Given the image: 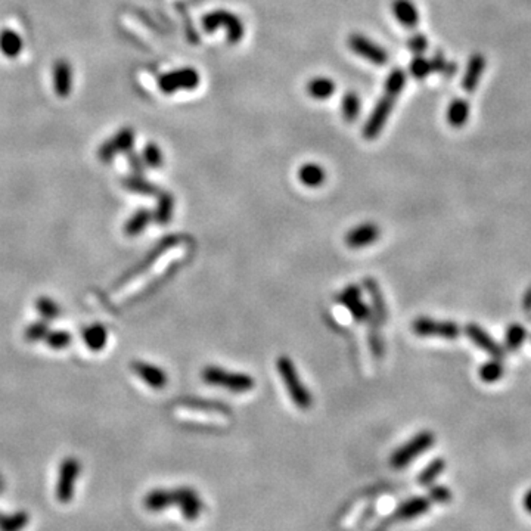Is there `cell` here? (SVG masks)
<instances>
[{
  "label": "cell",
  "instance_id": "cell-1",
  "mask_svg": "<svg viewBox=\"0 0 531 531\" xmlns=\"http://www.w3.org/2000/svg\"><path fill=\"white\" fill-rule=\"evenodd\" d=\"M276 368H278V372L292 403L298 409H301V411H308L313 406V397L307 386L301 382L294 362L288 356H281L278 362H276Z\"/></svg>",
  "mask_w": 531,
  "mask_h": 531
},
{
  "label": "cell",
  "instance_id": "cell-2",
  "mask_svg": "<svg viewBox=\"0 0 531 531\" xmlns=\"http://www.w3.org/2000/svg\"><path fill=\"white\" fill-rule=\"evenodd\" d=\"M203 380L209 385L221 386L232 393H248L256 385L251 375L230 372L218 366H212V364L203 369Z\"/></svg>",
  "mask_w": 531,
  "mask_h": 531
},
{
  "label": "cell",
  "instance_id": "cell-3",
  "mask_svg": "<svg viewBox=\"0 0 531 531\" xmlns=\"http://www.w3.org/2000/svg\"><path fill=\"white\" fill-rule=\"evenodd\" d=\"M203 28L207 32H214L218 28H225L227 32V41L230 44L239 43L243 35H245V28H243L241 18L235 14H232L230 10L223 9L213 10V12L204 15Z\"/></svg>",
  "mask_w": 531,
  "mask_h": 531
},
{
  "label": "cell",
  "instance_id": "cell-4",
  "mask_svg": "<svg viewBox=\"0 0 531 531\" xmlns=\"http://www.w3.org/2000/svg\"><path fill=\"white\" fill-rule=\"evenodd\" d=\"M397 101V96L384 92L382 97L376 102L373 111L371 113L366 123L363 126V138L368 140H373L381 135L384 126L386 124V120L391 115L394 105Z\"/></svg>",
  "mask_w": 531,
  "mask_h": 531
},
{
  "label": "cell",
  "instance_id": "cell-5",
  "mask_svg": "<svg viewBox=\"0 0 531 531\" xmlns=\"http://www.w3.org/2000/svg\"><path fill=\"white\" fill-rule=\"evenodd\" d=\"M436 437L431 431H420L412 440H409L404 446L397 449L391 456V463L395 468H403L407 463H411L420 453L427 451L434 445Z\"/></svg>",
  "mask_w": 531,
  "mask_h": 531
},
{
  "label": "cell",
  "instance_id": "cell-6",
  "mask_svg": "<svg viewBox=\"0 0 531 531\" xmlns=\"http://www.w3.org/2000/svg\"><path fill=\"white\" fill-rule=\"evenodd\" d=\"M412 330L419 337H440L455 339L460 335V328L451 320H434L431 317H418L413 320Z\"/></svg>",
  "mask_w": 531,
  "mask_h": 531
},
{
  "label": "cell",
  "instance_id": "cell-7",
  "mask_svg": "<svg viewBox=\"0 0 531 531\" xmlns=\"http://www.w3.org/2000/svg\"><path fill=\"white\" fill-rule=\"evenodd\" d=\"M199 74L195 68H180V70H174L167 74H164L160 77L158 86L164 93H174L179 91H194V88L198 87L199 84Z\"/></svg>",
  "mask_w": 531,
  "mask_h": 531
},
{
  "label": "cell",
  "instance_id": "cell-8",
  "mask_svg": "<svg viewBox=\"0 0 531 531\" xmlns=\"http://www.w3.org/2000/svg\"><path fill=\"white\" fill-rule=\"evenodd\" d=\"M347 43L351 52L359 55V57L363 58L364 61H368L373 65H380V66L389 62V53L384 50L382 46L376 44L366 36L359 35V32H353V35H350Z\"/></svg>",
  "mask_w": 531,
  "mask_h": 531
},
{
  "label": "cell",
  "instance_id": "cell-9",
  "mask_svg": "<svg viewBox=\"0 0 531 531\" xmlns=\"http://www.w3.org/2000/svg\"><path fill=\"white\" fill-rule=\"evenodd\" d=\"M80 475V463L75 458H65L61 463L58 483H57V499L61 503H68L74 497L75 481Z\"/></svg>",
  "mask_w": 531,
  "mask_h": 531
},
{
  "label": "cell",
  "instance_id": "cell-10",
  "mask_svg": "<svg viewBox=\"0 0 531 531\" xmlns=\"http://www.w3.org/2000/svg\"><path fill=\"white\" fill-rule=\"evenodd\" d=\"M131 369L143 382L148 384L151 389L161 390L169 384L167 372H164L161 368L157 366V364L136 360L131 363Z\"/></svg>",
  "mask_w": 531,
  "mask_h": 531
},
{
  "label": "cell",
  "instance_id": "cell-11",
  "mask_svg": "<svg viewBox=\"0 0 531 531\" xmlns=\"http://www.w3.org/2000/svg\"><path fill=\"white\" fill-rule=\"evenodd\" d=\"M381 235V229L372 221L353 227L346 235V243L351 250H360L373 243Z\"/></svg>",
  "mask_w": 531,
  "mask_h": 531
},
{
  "label": "cell",
  "instance_id": "cell-12",
  "mask_svg": "<svg viewBox=\"0 0 531 531\" xmlns=\"http://www.w3.org/2000/svg\"><path fill=\"white\" fill-rule=\"evenodd\" d=\"M364 283V290H366L371 295V301H372V316L369 319V324L382 326L386 322V317H389V313H386V306L381 288L375 279L366 278L363 281Z\"/></svg>",
  "mask_w": 531,
  "mask_h": 531
},
{
  "label": "cell",
  "instance_id": "cell-13",
  "mask_svg": "<svg viewBox=\"0 0 531 531\" xmlns=\"http://www.w3.org/2000/svg\"><path fill=\"white\" fill-rule=\"evenodd\" d=\"M465 332H467V335L469 337V339L474 342L475 346L480 347L485 353H489L492 357L502 359L505 356L503 347L499 344V342H496L489 334H487V332L481 326L475 325V324H468L467 328H465Z\"/></svg>",
  "mask_w": 531,
  "mask_h": 531
},
{
  "label": "cell",
  "instance_id": "cell-14",
  "mask_svg": "<svg viewBox=\"0 0 531 531\" xmlns=\"http://www.w3.org/2000/svg\"><path fill=\"white\" fill-rule=\"evenodd\" d=\"M485 66H487V59L484 55L481 53L471 55L467 65V71H465L463 79H462V88L465 92L472 93L477 91L481 77L485 71Z\"/></svg>",
  "mask_w": 531,
  "mask_h": 531
},
{
  "label": "cell",
  "instance_id": "cell-15",
  "mask_svg": "<svg viewBox=\"0 0 531 531\" xmlns=\"http://www.w3.org/2000/svg\"><path fill=\"white\" fill-rule=\"evenodd\" d=\"M53 87L59 97H66L73 88V68L65 59H59L53 66Z\"/></svg>",
  "mask_w": 531,
  "mask_h": 531
},
{
  "label": "cell",
  "instance_id": "cell-16",
  "mask_svg": "<svg viewBox=\"0 0 531 531\" xmlns=\"http://www.w3.org/2000/svg\"><path fill=\"white\" fill-rule=\"evenodd\" d=\"M393 14L404 28L413 30L419 24V12L412 0H394Z\"/></svg>",
  "mask_w": 531,
  "mask_h": 531
},
{
  "label": "cell",
  "instance_id": "cell-17",
  "mask_svg": "<svg viewBox=\"0 0 531 531\" xmlns=\"http://www.w3.org/2000/svg\"><path fill=\"white\" fill-rule=\"evenodd\" d=\"M469 113H471V108H469V102L467 101V99L456 97V99H453L450 105L447 106L446 120L451 127L460 129L468 123Z\"/></svg>",
  "mask_w": 531,
  "mask_h": 531
},
{
  "label": "cell",
  "instance_id": "cell-18",
  "mask_svg": "<svg viewBox=\"0 0 531 531\" xmlns=\"http://www.w3.org/2000/svg\"><path fill=\"white\" fill-rule=\"evenodd\" d=\"M298 179L307 187H319L326 180V171L316 162L303 164V167L298 170Z\"/></svg>",
  "mask_w": 531,
  "mask_h": 531
},
{
  "label": "cell",
  "instance_id": "cell-19",
  "mask_svg": "<svg viewBox=\"0 0 531 531\" xmlns=\"http://www.w3.org/2000/svg\"><path fill=\"white\" fill-rule=\"evenodd\" d=\"M307 93L317 101H325L335 93V82L329 77H315L307 83Z\"/></svg>",
  "mask_w": 531,
  "mask_h": 531
},
{
  "label": "cell",
  "instance_id": "cell-20",
  "mask_svg": "<svg viewBox=\"0 0 531 531\" xmlns=\"http://www.w3.org/2000/svg\"><path fill=\"white\" fill-rule=\"evenodd\" d=\"M83 339L86 346L93 351H101L108 341V330L101 324H93L91 326L84 328L83 330Z\"/></svg>",
  "mask_w": 531,
  "mask_h": 531
},
{
  "label": "cell",
  "instance_id": "cell-21",
  "mask_svg": "<svg viewBox=\"0 0 531 531\" xmlns=\"http://www.w3.org/2000/svg\"><path fill=\"white\" fill-rule=\"evenodd\" d=\"M0 50L9 58H15L22 50V40L19 35L14 30L0 31Z\"/></svg>",
  "mask_w": 531,
  "mask_h": 531
},
{
  "label": "cell",
  "instance_id": "cell-22",
  "mask_svg": "<svg viewBox=\"0 0 531 531\" xmlns=\"http://www.w3.org/2000/svg\"><path fill=\"white\" fill-rule=\"evenodd\" d=\"M174 501L179 502L186 518H195L199 512V501L196 494L189 489H179L173 493Z\"/></svg>",
  "mask_w": 531,
  "mask_h": 531
},
{
  "label": "cell",
  "instance_id": "cell-23",
  "mask_svg": "<svg viewBox=\"0 0 531 531\" xmlns=\"http://www.w3.org/2000/svg\"><path fill=\"white\" fill-rule=\"evenodd\" d=\"M173 209H174L173 195L170 192H161L158 198L157 209H155V213L152 214V218L161 226L167 225L173 217Z\"/></svg>",
  "mask_w": 531,
  "mask_h": 531
},
{
  "label": "cell",
  "instance_id": "cell-24",
  "mask_svg": "<svg viewBox=\"0 0 531 531\" xmlns=\"http://www.w3.org/2000/svg\"><path fill=\"white\" fill-rule=\"evenodd\" d=\"M151 220H152V213L149 212V209H147V208L138 209V212L126 221V226H124L126 235H129V236L139 235L140 232L147 229Z\"/></svg>",
  "mask_w": 531,
  "mask_h": 531
},
{
  "label": "cell",
  "instance_id": "cell-25",
  "mask_svg": "<svg viewBox=\"0 0 531 531\" xmlns=\"http://www.w3.org/2000/svg\"><path fill=\"white\" fill-rule=\"evenodd\" d=\"M360 108H362V104L357 93L347 92L344 96H342L341 113H342V118H344L347 123H354V121L357 120L360 114Z\"/></svg>",
  "mask_w": 531,
  "mask_h": 531
},
{
  "label": "cell",
  "instance_id": "cell-26",
  "mask_svg": "<svg viewBox=\"0 0 531 531\" xmlns=\"http://www.w3.org/2000/svg\"><path fill=\"white\" fill-rule=\"evenodd\" d=\"M173 502H174L173 493L158 489V490H153V492L148 493L147 499H145V506L149 509V511L158 512V511H162V509H165L167 506H170Z\"/></svg>",
  "mask_w": 531,
  "mask_h": 531
},
{
  "label": "cell",
  "instance_id": "cell-27",
  "mask_svg": "<svg viewBox=\"0 0 531 531\" xmlns=\"http://www.w3.org/2000/svg\"><path fill=\"white\" fill-rule=\"evenodd\" d=\"M503 373H505L503 363L501 362V359H494V357L489 362L483 363L480 366V371H478L481 381L487 382V384L499 381L503 376Z\"/></svg>",
  "mask_w": 531,
  "mask_h": 531
},
{
  "label": "cell",
  "instance_id": "cell-28",
  "mask_svg": "<svg viewBox=\"0 0 531 531\" xmlns=\"http://www.w3.org/2000/svg\"><path fill=\"white\" fill-rule=\"evenodd\" d=\"M527 338V330L523 325L519 324H512L506 329L505 334V344L509 351H515L519 347L524 344V341Z\"/></svg>",
  "mask_w": 531,
  "mask_h": 531
},
{
  "label": "cell",
  "instance_id": "cell-29",
  "mask_svg": "<svg viewBox=\"0 0 531 531\" xmlns=\"http://www.w3.org/2000/svg\"><path fill=\"white\" fill-rule=\"evenodd\" d=\"M123 185L126 186V189L138 192V194H145V195L158 194V187L143 179V177H140V174H133L130 177H126L123 180Z\"/></svg>",
  "mask_w": 531,
  "mask_h": 531
},
{
  "label": "cell",
  "instance_id": "cell-30",
  "mask_svg": "<svg viewBox=\"0 0 531 531\" xmlns=\"http://www.w3.org/2000/svg\"><path fill=\"white\" fill-rule=\"evenodd\" d=\"M406 80H407L406 71H403L402 68H394L389 74V77H386L385 86H384V92L391 93V95L398 97V95L402 93V91H403L404 86H406Z\"/></svg>",
  "mask_w": 531,
  "mask_h": 531
},
{
  "label": "cell",
  "instance_id": "cell-31",
  "mask_svg": "<svg viewBox=\"0 0 531 531\" xmlns=\"http://www.w3.org/2000/svg\"><path fill=\"white\" fill-rule=\"evenodd\" d=\"M109 142L117 153L130 152L133 149V145H135V131L131 129L120 130L113 139H109Z\"/></svg>",
  "mask_w": 531,
  "mask_h": 531
},
{
  "label": "cell",
  "instance_id": "cell-32",
  "mask_svg": "<svg viewBox=\"0 0 531 531\" xmlns=\"http://www.w3.org/2000/svg\"><path fill=\"white\" fill-rule=\"evenodd\" d=\"M28 524L27 512H17L14 515L0 516V531H21Z\"/></svg>",
  "mask_w": 531,
  "mask_h": 531
},
{
  "label": "cell",
  "instance_id": "cell-33",
  "mask_svg": "<svg viewBox=\"0 0 531 531\" xmlns=\"http://www.w3.org/2000/svg\"><path fill=\"white\" fill-rule=\"evenodd\" d=\"M369 334H368V342H369V348L373 354L375 359H382L384 353H385V346H384V339L381 335V326L369 324Z\"/></svg>",
  "mask_w": 531,
  "mask_h": 531
},
{
  "label": "cell",
  "instance_id": "cell-34",
  "mask_svg": "<svg viewBox=\"0 0 531 531\" xmlns=\"http://www.w3.org/2000/svg\"><path fill=\"white\" fill-rule=\"evenodd\" d=\"M409 73L416 80H424L427 77L433 73V68H431V61L428 58H424L422 55H416V58L409 65Z\"/></svg>",
  "mask_w": 531,
  "mask_h": 531
},
{
  "label": "cell",
  "instance_id": "cell-35",
  "mask_svg": "<svg viewBox=\"0 0 531 531\" xmlns=\"http://www.w3.org/2000/svg\"><path fill=\"white\" fill-rule=\"evenodd\" d=\"M44 341L55 350H64L71 344V335L66 330H49Z\"/></svg>",
  "mask_w": 531,
  "mask_h": 531
},
{
  "label": "cell",
  "instance_id": "cell-36",
  "mask_svg": "<svg viewBox=\"0 0 531 531\" xmlns=\"http://www.w3.org/2000/svg\"><path fill=\"white\" fill-rule=\"evenodd\" d=\"M445 467H446V463H445V460H442L441 458L434 459V460L431 462V463L428 465V467L422 471V474L419 475V483L422 484V485H428V484H431V483H433V481L438 477V475L442 472V469H445Z\"/></svg>",
  "mask_w": 531,
  "mask_h": 531
},
{
  "label": "cell",
  "instance_id": "cell-37",
  "mask_svg": "<svg viewBox=\"0 0 531 531\" xmlns=\"http://www.w3.org/2000/svg\"><path fill=\"white\" fill-rule=\"evenodd\" d=\"M37 310L44 320H53L61 315V307L52 298L41 297L37 300Z\"/></svg>",
  "mask_w": 531,
  "mask_h": 531
},
{
  "label": "cell",
  "instance_id": "cell-38",
  "mask_svg": "<svg viewBox=\"0 0 531 531\" xmlns=\"http://www.w3.org/2000/svg\"><path fill=\"white\" fill-rule=\"evenodd\" d=\"M162 152L155 143H148L143 149V162H145L151 169H160L162 165Z\"/></svg>",
  "mask_w": 531,
  "mask_h": 531
},
{
  "label": "cell",
  "instance_id": "cell-39",
  "mask_svg": "<svg viewBox=\"0 0 531 531\" xmlns=\"http://www.w3.org/2000/svg\"><path fill=\"white\" fill-rule=\"evenodd\" d=\"M347 310L350 312L353 320H356L357 324H363V322H369V319L372 316V310L369 308V306H366V303L362 301V298L357 301L351 303Z\"/></svg>",
  "mask_w": 531,
  "mask_h": 531
},
{
  "label": "cell",
  "instance_id": "cell-40",
  "mask_svg": "<svg viewBox=\"0 0 531 531\" xmlns=\"http://www.w3.org/2000/svg\"><path fill=\"white\" fill-rule=\"evenodd\" d=\"M360 297H362V290H360V286H359V285H348V286H346L344 290H342V291L338 294L337 301H338V304L344 306V307L347 308L351 303L360 300Z\"/></svg>",
  "mask_w": 531,
  "mask_h": 531
},
{
  "label": "cell",
  "instance_id": "cell-41",
  "mask_svg": "<svg viewBox=\"0 0 531 531\" xmlns=\"http://www.w3.org/2000/svg\"><path fill=\"white\" fill-rule=\"evenodd\" d=\"M428 44H429L428 39L425 35H422V32H415V35L411 36V39L407 40L409 50L415 55L425 53L428 49Z\"/></svg>",
  "mask_w": 531,
  "mask_h": 531
},
{
  "label": "cell",
  "instance_id": "cell-42",
  "mask_svg": "<svg viewBox=\"0 0 531 531\" xmlns=\"http://www.w3.org/2000/svg\"><path fill=\"white\" fill-rule=\"evenodd\" d=\"M49 326L46 322H35L31 324L27 329H26V338L28 341H39V339H44V337L48 335L49 332Z\"/></svg>",
  "mask_w": 531,
  "mask_h": 531
},
{
  "label": "cell",
  "instance_id": "cell-43",
  "mask_svg": "<svg viewBox=\"0 0 531 531\" xmlns=\"http://www.w3.org/2000/svg\"><path fill=\"white\" fill-rule=\"evenodd\" d=\"M429 61H431V68H433V73H440V74L442 73V70H445V66L447 64L445 53L441 50H437Z\"/></svg>",
  "mask_w": 531,
  "mask_h": 531
},
{
  "label": "cell",
  "instance_id": "cell-44",
  "mask_svg": "<svg viewBox=\"0 0 531 531\" xmlns=\"http://www.w3.org/2000/svg\"><path fill=\"white\" fill-rule=\"evenodd\" d=\"M431 494H433L434 499L438 502H447L450 499V490H447L446 487H436V489L431 492Z\"/></svg>",
  "mask_w": 531,
  "mask_h": 531
},
{
  "label": "cell",
  "instance_id": "cell-45",
  "mask_svg": "<svg viewBox=\"0 0 531 531\" xmlns=\"http://www.w3.org/2000/svg\"><path fill=\"white\" fill-rule=\"evenodd\" d=\"M129 153V161H130V165L133 167V170H135V174H140L143 173V162H142V157H139V155L133 153V152H127Z\"/></svg>",
  "mask_w": 531,
  "mask_h": 531
},
{
  "label": "cell",
  "instance_id": "cell-46",
  "mask_svg": "<svg viewBox=\"0 0 531 531\" xmlns=\"http://www.w3.org/2000/svg\"><path fill=\"white\" fill-rule=\"evenodd\" d=\"M456 71H458V65H456V62H447L446 64V66H445V70H442V75H445V77H449V79H450V77H453V75H455L456 74Z\"/></svg>",
  "mask_w": 531,
  "mask_h": 531
},
{
  "label": "cell",
  "instance_id": "cell-47",
  "mask_svg": "<svg viewBox=\"0 0 531 531\" xmlns=\"http://www.w3.org/2000/svg\"><path fill=\"white\" fill-rule=\"evenodd\" d=\"M523 505H524V509H525V511H527L528 514H531V489H530V490H527V493L524 494Z\"/></svg>",
  "mask_w": 531,
  "mask_h": 531
},
{
  "label": "cell",
  "instance_id": "cell-48",
  "mask_svg": "<svg viewBox=\"0 0 531 531\" xmlns=\"http://www.w3.org/2000/svg\"><path fill=\"white\" fill-rule=\"evenodd\" d=\"M0 516H2V515H0Z\"/></svg>",
  "mask_w": 531,
  "mask_h": 531
}]
</instances>
